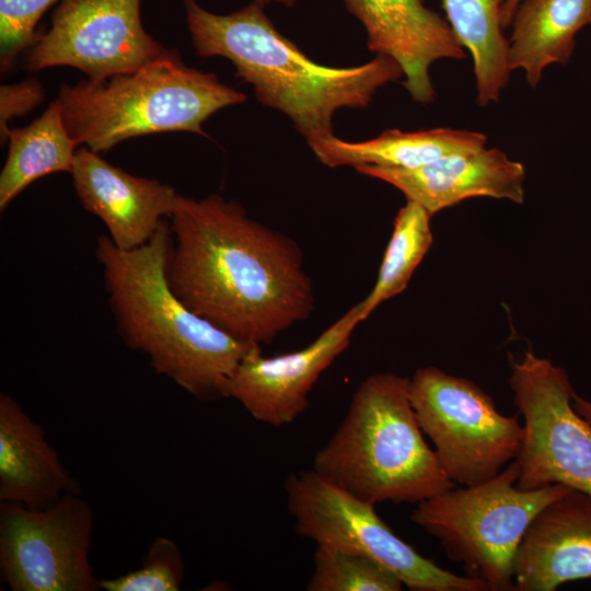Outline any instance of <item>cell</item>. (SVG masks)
I'll list each match as a JSON object with an SVG mask.
<instances>
[{"label": "cell", "instance_id": "obj_1", "mask_svg": "<svg viewBox=\"0 0 591 591\" xmlns=\"http://www.w3.org/2000/svg\"><path fill=\"white\" fill-rule=\"evenodd\" d=\"M170 229L172 290L234 338L269 344L313 312V283L299 245L250 218L237 201L181 195Z\"/></svg>", "mask_w": 591, "mask_h": 591}, {"label": "cell", "instance_id": "obj_2", "mask_svg": "<svg viewBox=\"0 0 591 591\" xmlns=\"http://www.w3.org/2000/svg\"><path fill=\"white\" fill-rule=\"evenodd\" d=\"M182 2L196 54L229 59L257 101L290 118L308 143L334 135L338 109L367 107L380 88L404 77L401 66L384 55L352 67L315 62L275 27L256 1L223 15L197 0Z\"/></svg>", "mask_w": 591, "mask_h": 591}, {"label": "cell", "instance_id": "obj_3", "mask_svg": "<svg viewBox=\"0 0 591 591\" xmlns=\"http://www.w3.org/2000/svg\"><path fill=\"white\" fill-rule=\"evenodd\" d=\"M170 222L132 250L101 235L96 257L109 308L124 343L141 351L157 373L200 399L225 397L239 363L255 345L241 341L186 306L172 290L166 264Z\"/></svg>", "mask_w": 591, "mask_h": 591}, {"label": "cell", "instance_id": "obj_4", "mask_svg": "<svg viewBox=\"0 0 591 591\" xmlns=\"http://www.w3.org/2000/svg\"><path fill=\"white\" fill-rule=\"evenodd\" d=\"M409 396V378L368 376L348 412L313 459V471L371 502L418 503L456 486L425 441Z\"/></svg>", "mask_w": 591, "mask_h": 591}, {"label": "cell", "instance_id": "obj_5", "mask_svg": "<svg viewBox=\"0 0 591 591\" xmlns=\"http://www.w3.org/2000/svg\"><path fill=\"white\" fill-rule=\"evenodd\" d=\"M58 99L71 137L94 152L130 138L187 131L209 137L202 124L246 95L215 73L188 67L178 50L136 71L102 81L61 84Z\"/></svg>", "mask_w": 591, "mask_h": 591}, {"label": "cell", "instance_id": "obj_6", "mask_svg": "<svg viewBox=\"0 0 591 591\" xmlns=\"http://www.w3.org/2000/svg\"><path fill=\"white\" fill-rule=\"evenodd\" d=\"M519 464L510 462L486 482L452 488L417 503L410 520L436 537L450 559L489 591H514L513 560L535 515L569 487H517Z\"/></svg>", "mask_w": 591, "mask_h": 591}, {"label": "cell", "instance_id": "obj_7", "mask_svg": "<svg viewBox=\"0 0 591 591\" xmlns=\"http://www.w3.org/2000/svg\"><path fill=\"white\" fill-rule=\"evenodd\" d=\"M285 489L297 532L317 546L368 557L413 591H489L483 580L451 572L420 555L379 517L374 503L313 470L291 474Z\"/></svg>", "mask_w": 591, "mask_h": 591}, {"label": "cell", "instance_id": "obj_8", "mask_svg": "<svg viewBox=\"0 0 591 591\" xmlns=\"http://www.w3.org/2000/svg\"><path fill=\"white\" fill-rule=\"evenodd\" d=\"M409 396L422 432L456 485L486 482L517 459L524 434L520 414L499 413L474 382L422 367L409 379Z\"/></svg>", "mask_w": 591, "mask_h": 591}, {"label": "cell", "instance_id": "obj_9", "mask_svg": "<svg viewBox=\"0 0 591 591\" xmlns=\"http://www.w3.org/2000/svg\"><path fill=\"white\" fill-rule=\"evenodd\" d=\"M509 383L524 419L517 487L560 484L591 496V426L572 406L566 370L529 350L511 366Z\"/></svg>", "mask_w": 591, "mask_h": 591}, {"label": "cell", "instance_id": "obj_10", "mask_svg": "<svg viewBox=\"0 0 591 591\" xmlns=\"http://www.w3.org/2000/svg\"><path fill=\"white\" fill-rule=\"evenodd\" d=\"M93 513L79 493L44 508L0 505V569L13 591H96Z\"/></svg>", "mask_w": 591, "mask_h": 591}, {"label": "cell", "instance_id": "obj_11", "mask_svg": "<svg viewBox=\"0 0 591 591\" xmlns=\"http://www.w3.org/2000/svg\"><path fill=\"white\" fill-rule=\"evenodd\" d=\"M141 0H62L30 47L27 68L71 67L91 81L129 73L164 56L144 30Z\"/></svg>", "mask_w": 591, "mask_h": 591}, {"label": "cell", "instance_id": "obj_12", "mask_svg": "<svg viewBox=\"0 0 591 591\" xmlns=\"http://www.w3.org/2000/svg\"><path fill=\"white\" fill-rule=\"evenodd\" d=\"M362 321L358 303L300 350L265 357L259 345L253 346L229 381L225 397L236 399L257 421L276 427L292 422L308 407L315 382L346 350Z\"/></svg>", "mask_w": 591, "mask_h": 591}, {"label": "cell", "instance_id": "obj_13", "mask_svg": "<svg viewBox=\"0 0 591 591\" xmlns=\"http://www.w3.org/2000/svg\"><path fill=\"white\" fill-rule=\"evenodd\" d=\"M367 32L370 51L393 58L402 68L404 88L427 104L436 91L430 67L441 59L466 57L448 21L424 0H343Z\"/></svg>", "mask_w": 591, "mask_h": 591}, {"label": "cell", "instance_id": "obj_14", "mask_svg": "<svg viewBox=\"0 0 591 591\" xmlns=\"http://www.w3.org/2000/svg\"><path fill=\"white\" fill-rule=\"evenodd\" d=\"M70 174L83 209L103 221L121 250L147 243L175 211L181 196L171 185L135 176L88 147L77 150Z\"/></svg>", "mask_w": 591, "mask_h": 591}, {"label": "cell", "instance_id": "obj_15", "mask_svg": "<svg viewBox=\"0 0 591 591\" xmlns=\"http://www.w3.org/2000/svg\"><path fill=\"white\" fill-rule=\"evenodd\" d=\"M355 170L394 186L431 216L473 197L524 201L523 164L497 148L453 153L414 169L361 165Z\"/></svg>", "mask_w": 591, "mask_h": 591}, {"label": "cell", "instance_id": "obj_16", "mask_svg": "<svg viewBox=\"0 0 591 591\" xmlns=\"http://www.w3.org/2000/svg\"><path fill=\"white\" fill-rule=\"evenodd\" d=\"M591 578V496L569 489L528 526L513 560L514 591H555Z\"/></svg>", "mask_w": 591, "mask_h": 591}, {"label": "cell", "instance_id": "obj_17", "mask_svg": "<svg viewBox=\"0 0 591 591\" xmlns=\"http://www.w3.org/2000/svg\"><path fill=\"white\" fill-rule=\"evenodd\" d=\"M70 493H79L77 484L43 427L13 397L1 393L0 502L44 508Z\"/></svg>", "mask_w": 591, "mask_h": 591}, {"label": "cell", "instance_id": "obj_18", "mask_svg": "<svg viewBox=\"0 0 591 591\" xmlns=\"http://www.w3.org/2000/svg\"><path fill=\"white\" fill-rule=\"evenodd\" d=\"M486 135L465 129L432 128L416 131L389 129L364 141H346L331 135L308 143L317 160L328 166L373 165L414 169L444 155L486 147Z\"/></svg>", "mask_w": 591, "mask_h": 591}, {"label": "cell", "instance_id": "obj_19", "mask_svg": "<svg viewBox=\"0 0 591 591\" xmlns=\"http://www.w3.org/2000/svg\"><path fill=\"white\" fill-rule=\"evenodd\" d=\"M511 25L509 67L534 89L548 66L570 60L577 33L591 26V0H522Z\"/></svg>", "mask_w": 591, "mask_h": 591}, {"label": "cell", "instance_id": "obj_20", "mask_svg": "<svg viewBox=\"0 0 591 591\" xmlns=\"http://www.w3.org/2000/svg\"><path fill=\"white\" fill-rule=\"evenodd\" d=\"M5 140L9 150L0 173L1 210L35 181L72 171L78 143L67 129L58 97L30 125L9 128Z\"/></svg>", "mask_w": 591, "mask_h": 591}, {"label": "cell", "instance_id": "obj_21", "mask_svg": "<svg viewBox=\"0 0 591 591\" xmlns=\"http://www.w3.org/2000/svg\"><path fill=\"white\" fill-rule=\"evenodd\" d=\"M505 1L441 0L453 34L472 56L480 106L498 102L510 78L509 39L501 22Z\"/></svg>", "mask_w": 591, "mask_h": 591}, {"label": "cell", "instance_id": "obj_22", "mask_svg": "<svg viewBox=\"0 0 591 591\" xmlns=\"http://www.w3.org/2000/svg\"><path fill=\"white\" fill-rule=\"evenodd\" d=\"M420 205L407 200L394 220L376 281L359 304L363 320L382 302L403 292L432 244L430 218Z\"/></svg>", "mask_w": 591, "mask_h": 591}, {"label": "cell", "instance_id": "obj_23", "mask_svg": "<svg viewBox=\"0 0 591 591\" xmlns=\"http://www.w3.org/2000/svg\"><path fill=\"white\" fill-rule=\"evenodd\" d=\"M403 582L381 564L352 553L317 546L309 591H401Z\"/></svg>", "mask_w": 591, "mask_h": 591}, {"label": "cell", "instance_id": "obj_24", "mask_svg": "<svg viewBox=\"0 0 591 591\" xmlns=\"http://www.w3.org/2000/svg\"><path fill=\"white\" fill-rule=\"evenodd\" d=\"M184 580V563L178 546L167 537H157L140 568L112 579L100 580L106 591H178Z\"/></svg>", "mask_w": 591, "mask_h": 591}, {"label": "cell", "instance_id": "obj_25", "mask_svg": "<svg viewBox=\"0 0 591 591\" xmlns=\"http://www.w3.org/2000/svg\"><path fill=\"white\" fill-rule=\"evenodd\" d=\"M62 0H0V66L5 72L39 33L36 25L44 13Z\"/></svg>", "mask_w": 591, "mask_h": 591}, {"label": "cell", "instance_id": "obj_26", "mask_svg": "<svg viewBox=\"0 0 591 591\" xmlns=\"http://www.w3.org/2000/svg\"><path fill=\"white\" fill-rule=\"evenodd\" d=\"M44 97V90L36 79L19 83L2 84L0 88V136L5 141L9 120L22 116L38 105Z\"/></svg>", "mask_w": 591, "mask_h": 591}, {"label": "cell", "instance_id": "obj_27", "mask_svg": "<svg viewBox=\"0 0 591 591\" xmlns=\"http://www.w3.org/2000/svg\"><path fill=\"white\" fill-rule=\"evenodd\" d=\"M575 410L591 426V402L577 393L572 396Z\"/></svg>", "mask_w": 591, "mask_h": 591}, {"label": "cell", "instance_id": "obj_28", "mask_svg": "<svg viewBox=\"0 0 591 591\" xmlns=\"http://www.w3.org/2000/svg\"><path fill=\"white\" fill-rule=\"evenodd\" d=\"M522 0H506L502 8L501 22L502 27H509L512 23L515 11Z\"/></svg>", "mask_w": 591, "mask_h": 591}, {"label": "cell", "instance_id": "obj_29", "mask_svg": "<svg viewBox=\"0 0 591 591\" xmlns=\"http://www.w3.org/2000/svg\"><path fill=\"white\" fill-rule=\"evenodd\" d=\"M254 1H256L257 3H259L262 5H266V4L276 2V3H281L283 5H287V7H291L294 3H297L299 0H254Z\"/></svg>", "mask_w": 591, "mask_h": 591}]
</instances>
